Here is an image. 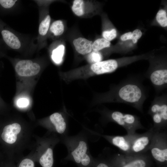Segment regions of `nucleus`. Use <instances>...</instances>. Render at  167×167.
<instances>
[{"mask_svg": "<svg viewBox=\"0 0 167 167\" xmlns=\"http://www.w3.org/2000/svg\"><path fill=\"white\" fill-rule=\"evenodd\" d=\"M142 78L139 75L129 77L112 86L108 92L97 94L95 103H123L143 113V104L147 97L148 91L143 85Z\"/></svg>", "mask_w": 167, "mask_h": 167, "instance_id": "f257e3e1", "label": "nucleus"}, {"mask_svg": "<svg viewBox=\"0 0 167 167\" xmlns=\"http://www.w3.org/2000/svg\"><path fill=\"white\" fill-rule=\"evenodd\" d=\"M63 142L68 151L66 160L73 161L78 167H93L95 159L90 152L87 138L83 134L65 135Z\"/></svg>", "mask_w": 167, "mask_h": 167, "instance_id": "f03ea898", "label": "nucleus"}, {"mask_svg": "<svg viewBox=\"0 0 167 167\" xmlns=\"http://www.w3.org/2000/svg\"><path fill=\"white\" fill-rule=\"evenodd\" d=\"M3 28L1 31L3 39L11 49L24 54L37 51L36 36L20 33L11 28Z\"/></svg>", "mask_w": 167, "mask_h": 167, "instance_id": "7ed1b4c3", "label": "nucleus"}, {"mask_svg": "<svg viewBox=\"0 0 167 167\" xmlns=\"http://www.w3.org/2000/svg\"><path fill=\"white\" fill-rule=\"evenodd\" d=\"M110 70V63L106 60L62 72L60 74L62 79L69 83L76 80L86 79L94 76L109 73Z\"/></svg>", "mask_w": 167, "mask_h": 167, "instance_id": "20e7f679", "label": "nucleus"}, {"mask_svg": "<svg viewBox=\"0 0 167 167\" xmlns=\"http://www.w3.org/2000/svg\"><path fill=\"white\" fill-rule=\"evenodd\" d=\"M38 8L39 26L38 35L36 36L37 45V51L38 52L47 45L48 34L52 22L49 14V7L55 0H34Z\"/></svg>", "mask_w": 167, "mask_h": 167, "instance_id": "39448f33", "label": "nucleus"}, {"mask_svg": "<svg viewBox=\"0 0 167 167\" xmlns=\"http://www.w3.org/2000/svg\"><path fill=\"white\" fill-rule=\"evenodd\" d=\"M100 113L106 121L115 122L123 127L127 134H135L138 129H146L136 115L106 109L101 111Z\"/></svg>", "mask_w": 167, "mask_h": 167, "instance_id": "423d86ee", "label": "nucleus"}, {"mask_svg": "<svg viewBox=\"0 0 167 167\" xmlns=\"http://www.w3.org/2000/svg\"><path fill=\"white\" fill-rule=\"evenodd\" d=\"M151 116L154 131H166L167 128V95L164 93L156 95L152 101L148 111Z\"/></svg>", "mask_w": 167, "mask_h": 167, "instance_id": "0eeeda50", "label": "nucleus"}, {"mask_svg": "<svg viewBox=\"0 0 167 167\" xmlns=\"http://www.w3.org/2000/svg\"><path fill=\"white\" fill-rule=\"evenodd\" d=\"M111 167H151L154 161L150 154H115L106 159Z\"/></svg>", "mask_w": 167, "mask_h": 167, "instance_id": "6e6552de", "label": "nucleus"}, {"mask_svg": "<svg viewBox=\"0 0 167 167\" xmlns=\"http://www.w3.org/2000/svg\"><path fill=\"white\" fill-rule=\"evenodd\" d=\"M149 151L157 166L167 165L166 131L154 132Z\"/></svg>", "mask_w": 167, "mask_h": 167, "instance_id": "1a4fd4ad", "label": "nucleus"}, {"mask_svg": "<svg viewBox=\"0 0 167 167\" xmlns=\"http://www.w3.org/2000/svg\"><path fill=\"white\" fill-rule=\"evenodd\" d=\"M71 9L75 15L83 18H92L99 12L98 4L92 0H73Z\"/></svg>", "mask_w": 167, "mask_h": 167, "instance_id": "9d476101", "label": "nucleus"}, {"mask_svg": "<svg viewBox=\"0 0 167 167\" xmlns=\"http://www.w3.org/2000/svg\"><path fill=\"white\" fill-rule=\"evenodd\" d=\"M42 63L37 60L21 59L16 60L14 63L15 71L21 77H29L38 74L41 71Z\"/></svg>", "mask_w": 167, "mask_h": 167, "instance_id": "9b49d317", "label": "nucleus"}, {"mask_svg": "<svg viewBox=\"0 0 167 167\" xmlns=\"http://www.w3.org/2000/svg\"><path fill=\"white\" fill-rule=\"evenodd\" d=\"M154 132L151 128L143 133L137 134L132 143L130 154L147 153L149 151Z\"/></svg>", "mask_w": 167, "mask_h": 167, "instance_id": "f8f14e48", "label": "nucleus"}, {"mask_svg": "<svg viewBox=\"0 0 167 167\" xmlns=\"http://www.w3.org/2000/svg\"><path fill=\"white\" fill-rule=\"evenodd\" d=\"M137 133L123 136L109 135L100 134L112 144L119 149L125 154H130L133 140Z\"/></svg>", "mask_w": 167, "mask_h": 167, "instance_id": "ddd939ff", "label": "nucleus"}, {"mask_svg": "<svg viewBox=\"0 0 167 167\" xmlns=\"http://www.w3.org/2000/svg\"><path fill=\"white\" fill-rule=\"evenodd\" d=\"M49 49L52 61L56 64H61L63 61L66 50L64 41L61 39L53 41Z\"/></svg>", "mask_w": 167, "mask_h": 167, "instance_id": "4468645a", "label": "nucleus"}, {"mask_svg": "<svg viewBox=\"0 0 167 167\" xmlns=\"http://www.w3.org/2000/svg\"><path fill=\"white\" fill-rule=\"evenodd\" d=\"M50 124L58 133L67 135L68 124L66 117L61 113L55 112L49 117Z\"/></svg>", "mask_w": 167, "mask_h": 167, "instance_id": "2eb2a0df", "label": "nucleus"}, {"mask_svg": "<svg viewBox=\"0 0 167 167\" xmlns=\"http://www.w3.org/2000/svg\"><path fill=\"white\" fill-rule=\"evenodd\" d=\"M93 41L83 37L75 38L72 44L75 52L84 57L92 50Z\"/></svg>", "mask_w": 167, "mask_h": 167, "instance_id": "dca6fc26", "label": "nucleus"}, {"mask_svg": "<svg viewBox=\"0 0 167 167\" xmlns=\"http://www.w3.org/2000/svg\"><path fill=\"white\" fill-rule=\"evenodd\" d=\"M66 24L64 20L52 21L49 30L48 38L53 41L61 39L66 31Z\"/></svg>", "mask_w": 167, "mask_h": 167, "instance_id": "f3484780", "label": "nucleus"}, {"mask_svg": "<svg viewBox=\"0 0 167 167\" xmlns=\"http://www.w3.org/2000/svg\"><path fill=\"white\" fill-rule=\"evenodd\" d=\"M21 130V127L17 123H13L5 126L1 135L2 139L9 144L14 143L17 139V135Z\"/></svg>", "mask_w": 167, "mask_h": 167, "instance_id": "a211bd4d", "label": "nucleus"}, {"mask_svg": "<svg viewBox=\"0 0 167 167\" xmlns=\"http://www.w3.org/2000/svg\"><path fill=\"white\" fill-rule=\"evenodd\" d=\"M54 157L52 148L48 147L39 159V162L42 167H53Z\"/></svg>", "mask_w": 167, "mask_h": 167, "instance_id": "6ab92c4d", "label": "nucleus"}, {"mask_svg": "<svg viewBox=\"0 0 167 167\" xmlns=\"http://www.w3.org/2000/svg\"><path fill=\"white\" fill-rule=\"evenodd\" d=\"M110 46V41L103 38H99L93 42L92 49V50L101 52L105 48H109Z\"/></svg>", "mask_w": 167, "mask_h": 167, "instance_id": "aec40b11", "label": "nucleus"}, {"mask_svg": "<svg viewBox=\"0 0 167 167\" xmlns=\"http://www.w3.org/2000/svg\"><path fill=\"white\" fill-rule=\"evenodd\" d=\"M84 57L88 64H93L102 61L103 55L101 52L92 50Z\"/></svg>", "mask_w": 167, "mask_h": 167, "instance_id": "412c9836", "label": "nucleus"}, {"mask_svg": "<svg viewBox=\"0 0 167 167\" xmlns=\"http://www.w3.org/2000/svg\"><path fill=\"white\" fill-rule=\"evenodd\" d=\"M20 2L17 0H0V4L3 8L12 9L14 11L19 8Z\"/></svg>", "mask_w": 167, "mask_h": 167, "instance_id": "4be33fe9", "label": "nucleus"}, {"mask_svg": "<svg viewBox=\"0 0 167 167\" xmlns=\"http://www.w3.org/2000/svg\"><path fill=\"white\" fill-rule=\"evenodd\" d=\"M156 19L161 26L162 27L167 26V14L165 10L161 9L158 12L156 15Z\"/></svg>", "mask_w": 167, "mask_h": 167, "instance_id": "5701e85b", "label": "nucleus"}, {"mask_svg": "<svg viewBox=\"0 0 167 167\" xmlns=\"http://www.w3.org/2000/svg\"><path fill=\"white\" fill-rule=\"evenodd\" d=\"M102 35L103 38L110 41L116 37L117 31L115 28H113L109 31H102Z\"/></svg>", "mask_w": 167, "mask_h": 167, "instance_id": "b1692460", "label": "nucleus"}, {"mask_svg": "<svg viewBox=\"0 0 167 167\" xmlns=\"http://www.w3.org/2000/svg\"><path fill=\"white\" fill-rule=\"evenodd\" d=\"M93 167H111L106 160L95 159Z\"/></svg>", "mask_w": 167, "mask_h": 167, "instance_id": "393cba45", "label": "nucleus"}, {"mask_svg": "<svg viewBox=\"0 0 167 167\" xmlns=\"http://www.w3.org/2000/svg\"><path fill=\"white\" fill-rule=\"evenodd\" d=\"M33 161L29 158H25L22 160L19 164L18 167H34Z\"/></svg>", "mask_w": 167, "mask_h": 167, "instance_id": "a878e982", "label": "nucleus"}, {"mask_svg": "<svg viewBox=\"0 0 167 167\" xmlns=\"http://www.w3.org/2000/svg\"><path fill=\"white\" fill-rule=\"evenodd\" d=\"M142 32L139 29H136L132 32L131 40L134 44L136 43L139 39L141 37Z\"/></svg>", "mask_w": 167, "mask_h": 167, "instance_id": "bb28decb", "label": "nucleus"}, {"mask_svg": "<svg viewBox=\"0 0 167 167\" xmlns=\"http://www.w3.org/2000/svg\"><path fill=\"white\" fill-rule=\"evenodd\" d=\"M29 101L28 99L25 98H20L19 99L17 102L18 106L21 108L27 107L29 104Z\"/></svg>", "mask_w": 167, "mask_h": 167, "instance_id": "cd10ccee", "label": "nucleus"}, {"mask_svg": "<svg viewBox=\"0 0 167 167\" xmlns=\"http://www.w3.org/2000/svg\"><path fill=\"white\" fill-rule=\"evenodd\" d=\"M132 32H128L122 35L120 37L122 41H125L128 40H131Z\"/></svg>", "mask_w": 167, "mask_h": 167, "instance_id": "c85d7f7f", "label": "nucleus"}, {"mask_svg": "<svg viewBox=\"0 0 167 167\" xmlns=\"http://www.w3.org/2000/svg\"><path fill=\"white\" fill-rule=\"evenodd\" d=\"M156 167H167V165H164L161 166H156Z\"/></svg>", "mask_w": 167, "mask_h": 167, "instance_id": "c756f323", "label": "nucleus"}, {"mask_svg": "<svg viewBox=\"0 0 167 167\" xmlns=\"http://www.w3.org/2000/svg\"><path fill=\"white\" fill-rule=\"evenodd\" d=\"M151 167H155L154 165L152 166Z\"/></svg>", "mask_w": 167, "mask_h": 167, "instance_id": "7c9ffc66", "label": "nucleus"}]
</instances>
